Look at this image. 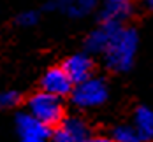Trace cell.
Wrapping results in <instances>:
<instances>
[{
    "label": "cell",
    "instance_id": "obj_1",
    "mask_svg": "<svg viewBox=\"0 0 153 142\" xmlns=\"http://www.w3.org/2000/svg\"><path fill=\"white\" fill-rule=\"evenodd\" d=\"M139 46V35L134 28L120 26L114 32L109 46L104 51L106 67L113 72H127L130 70Z\"/></svg>",
    "mask_w": 153,
    "mask_h": 142
},
{
    "label": "cell",
    "instance_id": "obj_2",
    "mask_svg": "<svg viewBox=\"0 0 153 142\" xmlns=\"http://www.w3.org/2000/svg\"><path fill=\"white\" fill-rule=\"evenodd\" d=\"M28 112L48 126H56L63 121V104L62 96L48 93L44 90L33 93L27 102Z\"/></svg>",
    "mask_w": 153,
    "mask_h": 142
},
{
    "label": "cell",
    "instance_id": "obj_3",
    "mask_svg": "<svg viewBox=\"0 0 153 142\" xmlns=\"http://www.w3.org/2000/svg\"><path fill=\"white\" fill-rule=\"evenodd\" d=\"M109 90L102 77H88L81 82L74 84V90L71 93L72 104L81 109H93L102 104H106Z\"/></svg>",
    "mask_w": 153,
    "mask_h": 142
},
{
    "label": "cell",
    "instance_id": "obj_4",
    "mask_svg": "<svg viewBox=\"0 0 153 142\" xmlns=\"http://www.w3.org/2000/svg\"><path fill=\"white\" fill-rule=\"evenodd\" d=\"M16 133L19 142H48L51 137V126L39 121L30 112H19L16 116Z\"/></svg>",
    "mask_w": 153,
    "mask_h": 142
},
{
    "label": "cell",
    "instance_id": "obj_5",
    "mask_svg": "<svg viewBox=\"0 0 153 142\" xmlns=\"http://www.w3.org/2000/svg\"><path fill=\"white\" fill-rule=\"evenodd\" d=\"M41 90L56 95V96H65L72 93L74 82L69 77V74L63 70V67H53L44 72V76L41 79Z\"/></svg>",
    "mask_w": 153,
    "mask_h": 142
},
{
    "label": "cell",
    "instance_id": "obj_6",
    "mask_svg": "<svg viewBox=\"0 0 153 142\" xmlns=\"http://www.w3.org/2000/svg\"><path fill=\"white\" fill-rule=\"evenodd\" d=\"M62 67L69 74V77L72 79L74 84H77V82H81V81H85V79H88V77H92V72H93V62L86 53H76V54L69 56L63 62Z\"/></svg>",
    "mask_w": 153,
    "mask_h": 142
},
{
    "label": "cell",
    "instance_id": "obj_7",
    "mask_svg": "<svg viewBox=\"0 0 153 142\" xmlns=\"http://www.w3.org/2000/svg\"><path fill=\"white\" fill-rule=\"evenodd\" d=\"M132 0H104L100 9V21L123 25L132 14Z\"/></svg>",
    "mask_w": 153,
    "mask_h": 142
},
{
    "label": "cell",
    "instance_id": "obj_8",
    "mask_svg": "<svg viewBox=\"0 0 153 142\" xmlns=\"http://www.w3.org/2000/svg\"><path fill=\"white\" fill-rule=\"evenodd\" d=\"M120 26H122V25H116V23H104V21H102V25H100L99 28H95L93 32L88 33V37H86V40H85L86 51H88V53H100V54H104V51H106V47L109 46V42H111L114 32L118 30Z\"/></svg>",
    "mask_w": 153,
    "mask_h": 142
},
{
    "label": "cell",
    "instance_id": "obj_9",
    "mask_svg": "<svg viewBox=\"0 0 153 142\" xmlns=\"http://www.w3.org/2000/svg\"><path fill=\"white\" fill-rule=\"evenodd\" d=\"M97 0H55L48 9H56L69 18H83L95 9Z\"/></svg>",
    "mask_w": 153,
    "mask_h": 142
},
{
    "label": "cell",
    "instance_id": "obj_10",
    "mask_svg": "<svg viewBox=\"0 0 153 142\" xmlns=\"http://www.w3.org/2000/svg\"><path fill=\"white\" fill-rule=\"evenodd\" d=\"M134 126L141 133L143 141H153V109L141 105L134 112Z\"/></svg>",
    "mask_w": 153,
    "mask_h": 142
},
{
    "label": "cell",
    "instance_id": "obj_11",
    "mask_svg": "<svg viewBox=\"0 0 153 142\" xmlns=\"http://www.w3.org/2000/svg\"><path fill=\"white\" fill-rule=\"evenodd\" d=\"M60 126L79 142H85L90 135H92V133H90V128H88V125H86V121H85L83 118H77V116L65 118V119L60 123Z\"/></svg>",
    "mask_w": 153,
    "mask_h": 142
},
{
    "label": "cell",
    "instance_id": "obj_12",
    "mask_svg": "<svg viewBox=\"0 0 153 142\" xmlns=\"http://www.w3.org/2000/svg\"><path fill=\"white\" fill-rule=\"evenodd\" d=\"M111 139L113 142H144L137 128L132 125H118L113 128L111 132Z\"/></svg>",
    "mask_w": 153,
    "mask_h": 142
},
{
    "label": "cell",
    "instance_id": "obj_13",
    "mask_svg": "<svg viewBox=\"0 0 153 142\" xmlns=\"http://www.w3.org/2000/svg\"><path fill=\"white\" fill-rule=\"evenodd\" d=\"M19 104V93L7 90V91H0V110L4 109H11Z\"/></svg>",
    "mask_w": 153,
    "mask_h": 142
},
{
    "label": "cell",
    "instance_id": "obj_14",
    "mask_svg": "<svg viewBox=\"0 0 153 142\" xmlns=\"http://www.w3.org/2000/svg\"><path fill=\"white\" fill-rule=\"evenodd\" d=\"M39 21V14L35 11H25L18 16V25L19 26H33Z\"/></svg>",
    "mask_w": 153,
    "mask_h": 142
},
{
    "label": "cell",
    "instance_id": "obj_15",
    "mask_svg": "<svg viewBox=\"0 0 153 142\" xmlns=\"http://www.w3.org/2000/svg\"><path fill=\"white\" fill-rule=\"evenodd\" d=\"M53 142H79V141H76L71 133H67V132L60 126V128L55 132V135H53Z\"/></svg>",
    "mask_w": 153,
    "mask_h": 142
},
{
    "label": "cell",
    "instance_id": "obj_16",
    "mask_svg": "<svg viewBox=\"0 0 153 142\" xmlns=\"http://www.w3.org/2000/svg\"><path fill=\"white\" fill-rule=\"evenodd\" d=\"M85 142H113L111 137H104V135H90Z\"/></svg>",
    "mask_w": 153,
    "mask_h": 142
},
{
    "label": "cell",
    "instance_id": "obj_17",
    "mask_svg": "<svg viewBox=\"0 0 153 142\" xmlns=\"http://www.w3.org/2000/svg\"><path fill=\"white\" fill-rule=\"evenodd\" d=\"M144 2H146V5H148V7H152V9H153V0H144Z\"/></svg>",
    "mask_w": 153,
    "mask_h": 142
},
{
    "label": "cell",
    "instance_id": "obj_18",
    "mask_svg": "<svg viewBox=\"0 0 153 142\" xmlns=\"http://www.w3.org/2000/svg\"><path fill=\"white\" fill-rule=\"evenodd\" d=\"M152 142H153V141H152Z\"/></svg>",
    "mask_w": 153,
    "mask_h": 142
}]
</instances>
